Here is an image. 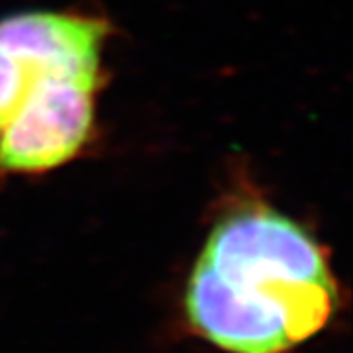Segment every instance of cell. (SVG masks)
<instances>
[{
  "instance_id": "1",
  "label": "cell",
  "mask_w": 353,
  "mask_h": 353,
  "mask_svg": "<svg viewBox=\"0 0 353 353\" xmlns=\"http://www.w3.org/2000/svg\"><path fill=\"white\" fill-rule=\"evenodd\" d=\"M336 304L322 245L265 204L216 222L185 292L190 326L230 353L289 352L326 326Z\"/></svg>"
},
{
  "instance_id": "2",
  "label": "cell",
  "mask_w": 353,
  "mask_h": 353,
  "mask_svg": "<svg viewBox=\"0 0 353 353\" xmlns=\"http://www.w3.org/2000/svg\"><path fill=\"white\" fill-rule=\"evenodd\" d=\"M101 81L41 75L0 130V169L43 173L71 161L94 124Z\"/></svg>"
},
{
  "instance_id": "3",
  "label": "cell",
  "mask_w": 353,
  "mask_h": 353,
  "mask_svg": "<svg viewBox=\"0 0 353 353\" xmlns=\"http://www.w3.org/2000/svg\"><path fill=\"white\" fill-rule=\"evenodd\" d=\"M106 24L71 12H20L0 20V50L36 75L101 81Z\"/></svg>"
},
{
  "instance_id": "4",
  "label": "cell",
  "mask_w": 353,
  "mask_h": 353,
  "mask_svg": "<svg viewBox=\"0 0 353 353\" xmlns=\"http://www.w3.org/2000/svg\"><path fill=\"white\" fill-rule=\"evenodd\" d=\"M36 77L41 75H36L20 59L0 50V130L16 112Z\"/></svg>"
}]
</instances>
